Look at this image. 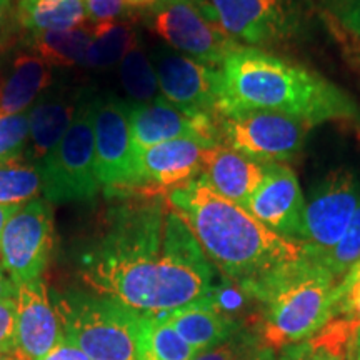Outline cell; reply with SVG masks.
Instances as JSON below:
<instances>
[{
    "mask_svg": "<svg viewBox=\"0 0 360 360\" xmlns=\"http://www.w3.org/2000/svg\"><path fill=\"white\" fill-rule=\"evenodd\" d=\"M157 2H159V0H157Z\"/></svg>",
    "mask_w": 360,
    "mask_h": 360,
    "instance_id": "obj_46",
    "label": "cell"
},
{
    "mask_svg": "<svg viewBox=\"0 0 360 360\" xmlns=\"http://www.w3.org/2000/svg\"><path fill=\"white\" fill-rule=\"evenodd\" d=\"M125 8H150L157 0H122Z\"/></svg>",
    "mask_w": 360,
    "mask_h": 360,
    "instance_id": "obj_40",
    "label": "cell"
},
{
    "mask_svg": "<svg viewBox=\"0 0 360 360\" xmlns=\"http://www.w3.org/2000/svg\"><path fill=\"white\" fill-rule=\"evenodd\" d=\"M269 164L225 146H215L205 148L200 174L215 192L245 207L252 193L264 182Z\"/></svg>",
    "mask_w": 360,
    "mask_h": 360,
    "instance_id": "obj_19",
    "label": "cell"
},
{
    "mask_svg": "<svg viewBox=\"0 0 360 360\" xmlns=\"http://www.w3.org/2000/svg\"><path fill=\"white\" fill-rule=\"evenodd\" d=\"M159 315L197 354L224 344L244 330L240 322L219 307L214 297Z\"/></svg>",
    "mask_w": 360,
    "mask_h": 360,
    "instance_id": "obj_20",
    "label": "cell"
},
{
    "mask_svg": "<svg viewBox=\"0 0 360 360\" xmlns=\"http://www.w3.org/2000/svg\"><path fill=\"white\" fill-rule=\"evenodd\" d=\"M339 283L321 262L304 254L297 262L242 290L262 307L267 347L282 349L317 335L335 319Z\"/></svg>",
    "mask_w": 360,
    "mask_h": 360,
    "instance_id": "obj_4",
    "label": "cell"
},
{
    "mask_svg": "<svg viewBox=\"0 0 360 360\" xmlns=\"http://www.w3.org/2000/svg\"><path fill=\"white\" fill-rule=\"evenodd\" d=\"M17 345L20 360H39L64 337L60 321L42 281L22 283L17 287Z\"/></svg>",
    "mask_w": 360,
    "mask_h": 360,
    "instance_id": "obj_17",
    "label": "cell"
},
{
    "mask_svg": "<svg viewBox=\"0 0 360 360\" xmlns=\"http://www.w3.org/2000/svg\"><path fill=\"white\" fill-rule=\"evenodd\" d=\"M129 119L137 152L175 139H192L207 148L220 146L219 119L188 115L162 96L147 103H130Z\"/></svg>",
    "mask_w": 360,
    "mask_h": 360,
    "instance_id": "obj_14",
    "label": "cell"
},
{
    "mask_svg": "<svg viewBox=\"0 0 360 360\" xmlns=\"http://www.w3.org/2000/svg\"><path fill=\"white\" fill-rule=\"evenodd\" d=\"M0 360H20L15 354H0Z\"/></svg>",
    "mask_w": 360,
    "mask_h": 360,
    "instance_id": "obj_44",
    "label": "cell"
},
{
    "mask_svg": "<svg viewBox=\"0 0 360 360\" xmlns=\"http://www.w3.org/2000/svg\"><path fill=\"white\" fill-rule=\"evenodd\" d=\"M219 70V117L240 110H270L307 120L314 127L330 120L360 119L359 105L347 92L262 49L238 45Z\"/></svg>",
    "mask_w": 360,
    "mask_h": 360,
    "instance_id": "obj_3",
    "label": "cell"
},
{
    "mask_svg": "<svg viewBox=\"0 0 360 360\" xmlns=\"http://www.w3.org/2000/svg\"><path fill=\"white\" fill-rule=\"evenodd\" d=\"M357 323L332 319L317 335L278 349L277 360H347Z\"/></svg>",
    "mask_w": 360,
    "mask_h": 360,
    "instance_id": "obj_24",
    "label": "cell"
},
{
    "mask_svg": "<svg viewBox=\"0 0 360 360\" xmlns=\"http://www.w3.org/2000/svg\"><path fill=\"white\" fill-rule=\"evenodd\" d=\"M148 11V25L169 47L210 67L222 65L238 47L192 0H159Z\"/></svg>",
    "mask_w": 360,
    "mask_h": 360,
    "instance_id": "obj_11",
    "label": "cell"
},
{
    "mask_svg": "<svg viewBox=\"0 0 360 360\" xmlns=\"http://www.w3.org/2000/svg\"><path fill=\"white\" fill-rule=\"evenodd\" d=\"M20 205H2L0 204V237H2V232H4V227H6L7 220L12 217L13 214L19 210Z\"/></svg>",
    "mask_w": 360,
    "mask_h": 360,
    "instance_id": "obj_39",
    "label": "cell"
},
{
    "mask_svg": "<svg viewBox=\"0 0 360 360\" xmlns=\"http://www.w3.org/2000/svg\"><path fill=\"white\" fill-rule=\"evenodd\" d=\"M222 32L245 47L289 44L307 22V0H192Z\"/></svg>",
    "mask_w": 360,
    "mask_h": 360,
    "instance_id": "obj_7",
    "label": "cell"
},
{
    "mask_svg": "<svg viewBox=\"0 0 360 360\" xmlns=\"http://www.w3.org/2000/svg\"><path fill=\"white\" fill-rule=\"evenodd\" d=\"M15 27V7H13L12 0H0V57L6 53L11 45Z\"/></svg>",
    "mask_w": 360,
    "mask_h": 360,
    "instance_id": "obj_35",
    "label": "cell"
},
{
    "mask_svg": "<svg viewBox=\"0 0 360 360\" xmlns=\"http://www.w3.org/2000/svg\"><path fill=\"white\" fill-rule=\"evenodd\" d=\"M215 267L167 195L129 197L110 207L105 229L80 255L94 294L159 315L214 295Z\"/></svg>",
    "mask_w": 360,
    "mask_h": 360,
    "instance_id": "obj_1",
    "label": "cell"
},
{
    "mask_svg": "<svg viewBox=\"0 0 360 360\" xmlns=\"http://www.w3.org/2000/svg\"><path fill=\"white\" fill-rule=\"evenodd\" d=\"M42 192L39 167L25 157L0 164V204L22 205Z\"/></svg>",
    "mask_w": 360,
    "mask_h": 360,
    "instance_id": "obj_28",
    "label": "cell"
},
{
    "mask_svg": "<svg viewBox=\"0 0 360 360\" xmlns=\"http://www.w3.org/2000/svg\"><path fill=\"white\" fill-rule=\"evenodd\" d=\"M360 204L357 179L347 169L328 174L305 200L300 244L304 254L321 260L339 244Z\"/></svg>",
    "mask_w": 360,
    "mask_h": 360,
    "instance_id": "obj_10",
    "label": "cell"
},
{
    "mask_svg": "<svg viewBox=\"0 0 360 360\" xmlns=\"http://www.w3.org/2000/svg\"><path fill=\"white\" fill-rule=\"evenodd\" d=\"M92 42V25H79L69 30L25 32L22 45L49 67L82 65L85 52Z\"/></svg>",
    "mask_w": 360,
    "mask_h": 360,
    "instance_id": "obj_22",
    "label": "cell"
},
{
    "mask_svg": "<svg viewBox=\"0 0 360 360\" xmlns=\"http://www.w3.org/2000/svg\"><path fill=\"white\" fill-rule=\"evenodd\" d=\"M335 20L360 52V0H337Z\"/></svg>",
    "mask_w": 360,
    "mask_h": 360,
    "instance_id": "obj_32",
    "label": "cell"
},
{
    "mask_svg": "<svg viewBox=\"0 0 360 360\" xmlns=\"http://www.w3.org/2000/svg\"><path fill=\"white\" fill-rule=\"evenodd\" d=\"M64 335L90 360H137L141 314L94 292H53Z\"/></svg>",
    "mask_w": 360,
    "mask_h": 360,
    "instance_id": "obj_5",
    "label": "cell"
},
{
    "mask_svg": "<svg viewBox=\"0 0 360 360\" xmlns=\"http://www.w3.org/2000/svg\"><path fill=\"white\" fill-rule=\"evenodd\" d=\"M17 297V285L12 282V278L7 276L6 269L2 267L0 262V300L15 299Z\"/></svg>",
    "mask_w": 360,
    "mask_h": 360,
    "instance_id": "obj_37",
    "label": "cell"
},
{
    "mask_svg": "<svg viewBox=\"0 0 360 360\" xmlns=\"http://www.w3.org/2000/svg\"><path fill=\"white\" fill-rule=\"evenodd\" d=\"M150 60L165 101L188 115L219 119L222 77L217 67L202 64L172 47H155Z\"/></svg>",
    "mask_w": 360,
    "mask_h": 360,
    "instance_id": "obj_13",
    "label": "cell"
},
{
    "mask_svg": "<svg viewBox=\"0 0 360 360\" xmlns=\"http://www.w3.org/2000/svg\"><path fill=\"white\" fill-rule=\"evenodd\" d=\"M205 148L192 139H175L139 150L137 195H167L172 188L195 179L202 172Z\"/></svg>",
    "mask_w": 360,
    "mask_h": 360,
    "instance_id": "obj_16",
    "label": "cell"
},
{
    "mask_svg": "<svg viewBox=\"0 0 360 360\" xmlns=\"http://www.w3.org/2000/svg\"><path fill=\"white\" fill-rule=\"evenodd\" d=\"M347 276H350V277H355V278H360V260H359L357 264L354 265L352 269L349 270V272H347Z\"/></svg>",
    "mask_w": 360,
    "mask_h": 360,
    "instance_id": "obj_43",
    "label": "cell"
},
{
    "mask_svg": "<svg viewBox=\"0 0 360 360\" xmlns=\"http://www.w3.org/2000/svg\"><path fill=\"white\" fill-rule=\"evenodd\" d=\"M352 360H360V359H352Z\"/></svg>",
    "mask_w": 360,
    "mask_h": 360,
    "instance_id": "obj_45",
    "label": "cell"
},
{
    "mask_svg": "<svg viewBox=\"0 0 360 360\" xmlns=\"http://www.w3.org/2000/svg\"><path fill=\"white\" fill-rule=\"evenodd\" d=\"M259 360H277L276 349H272V347H267V345H264L262 350H260Z\"/></svg>",
    "mask_w": 360,
    "mask_h": 360,
    "instance_id": "obj_42",
    "label": "cell"
},
{
    "mask_svg": "<svg viewBox=\"0 0 360 360\" xmlns=\"http://www.w3.org/2000/svg\"><path fill=\"white\" fill-rule=\"evenodd\" d=\"M352 359H360V323H357L354 330V339H352Z\"/></svg>",
    "mask_w": 360,
    "mask_h": 360,
    "instance_id": "obj_41",
    "label": "cell"
},
{
    "mask_svg": "<svg viewBox=\"0 0 360 360\" xmlns=\"http://www.w3.org/2000/svg\"><path fill=\"white\" fill-rule=\"evenodd\" d=\"M120 82L134 103H147L160 97L155 69L141 39L135 40L120 62Z\"/></svg>",
    "mask_w": 360,
    "mask_h": 360,
    "instance_id": "obj_27",
    "label": "cell"
},
{
    "mask_svg": "<svg viewBox=\"0 0 360 360\" xmlns=\"http://www.w3.org/2000/svg\"><path fill=\"white\" fill-rule=\"evenodd\" d=\"M53 245V214L45 199L22 204L0 237V262L17 287L37 281L47 269Z\"/></svg>",
    "mask_w": 360,
    "mask_h": 360,
    "instance_id": "obj_12",
    "label": "cell"
},
{
    "mask_svg": "<svg viewBox=\"0 0 360 360\" xmlns=\"http://www.w3.org/2000/svg\"><path fill=\"white\" fill-rule=\"evenodd\" d=\"M89 19L85 0H17L15 22L25 32L69 30Z\"/></svg>",
    "mask_w": 360,
    "mask_h": 360,
    "instance_id": "obj_23",
    "label": "cell"
},
{
    "mask_svg": "<svg viewBox=\"0 0 360 360\" xmlns=\"http://www.w3.org/2000/svg\"><path fill=\"white\" fill-rule=\"evenodd\" d=\"M89 89L53 84L29 109V143L25 159L39 165L74 122Z\"/></svg>",
    "mask_w": 360,
    "mask_h": 360,
    "instance_id": "obj_18",
    "label": "cell"
},
{
    "mask_svg": "<svg viewBox=\"0 0 360 360\" xmlns=\"http://www.w3.org/2000/svg\"><path fill=\"white\" fill-rule=\"evenodd\" d=\"M29 143V110L0 119V164L25 155Z\"/></svg>",
    "mask_w": 360,
    "mask_h": 360,
    "instance_id": "obj_30",
    "label": "cell"
},
{
    "mask_svg": "<svg viewBox=\"0 0 360 360\" xmlns=\"http://www.w3.org/2000/svg\"><path fill=\"white\" fill-rule=\"evenodd\" d=\"M87 2L89 19L97 22L117 20L125 12L122 0H85Z\"/></svg>",
    "mask_w": 360,
    "mask_h": 360,
    "instance_id": "obj_34",
    "label": "cell"
},
{
    "mask_svg": "<svg viewBox=\"0 0 360 360\" xmlns=\"http://www.w3.org/2000/svg\"><path fill=\"white\" fill-rule=\"evenodd\" d=\"M130 103L112 94L96 97V175L107 197L129 199L141 188L137 150L129 119Z\"/></svg>",
    "mask_w": 360,
    "mask_h": 360,
    "instance_id": "obj_8",
    "label": "cell"
},
{
    "mask_svg": "<svg viewBox=\"0 0 360 360\" xmlns=\"http://www.w3.org/2000/svg\"><path fill=\"white\" fill-rule=\"evenodd\" d=\"M314 125L270 110H240L219 117L220 146L262 162L292 159Z\"/></svg>",
    "mask_w": 360,
    "mask_h": 360,
    "instance_id": "obj_9",
    "label": "cell"
},
{
    "mask_svg": "<svg viewBox=\"0 0 360 360\" xmlns=\"http://www.w3.org/2000/svg\"><path fill=\"white\" fill-rule=\"evenodd\" d=\"M51 85L52 67L30 52L15 53L0 65V119L24 114Z\"/></svg>",
    "mask_w": 360,
    "mask_h": 360,
    "instance_id": "obj_21",
    "label": "cell"
},
{
    "mask_svg": "<svg viewBox=\"0 0 360 360\" xmlns=\"http://www.w3.org/2000/svg\"><path fill=\"white\" fill-rule=\"evenodd\" d=\"M96 97L97 94L89 89L69 130L60 142L39 162L42 193L47 202H89L101 188L96 175L94 141Z\"/></svg>",
    "mask_w": 360,
    "mask_h": 360,
    "instance_id": "obj_6",
    "label": "cell"
},
{
    "mask_svg": "<svg viewBox=\"0 0 360 360\" xmlns=\"http://www.w3.org/2000/svg\"><path fill=\"white\" fill-rule=\"evenodd\" d=\"M360 260V204L350 220L347 231L340 242L332 249L326 257L317 260L334 276L337 281H342L350 269Z\"/></svg>",
    "mask_w": 360,
    "mask_h": 360,
    "instance_id": "obj_29",
    "label": "cell"
},
{
    "mask_svg": "<svg viewBox=\"0 0 360 360\" xmlns=\"http://www.w3.org/2000/svg\"><path fill=\"white\" fill-rule=\"evenodd\" d=\"M207 259L240 289L302 259L304 245L272 232L197 175L167 193Z\"/></svg>",
    "mask_w": 360,
    "mask_h": 360,
    "instance_id": "obj_2",
    "label": "cell"
},
{
    "mask_svg": "<svg viewBox=\"0 0 360 360\" xmlns=\"http://www.w3.org/2000/svg\"><path fill=\"white\" fill-rule=\"evenodd\" d=\"M39 360H90L77 345L72 344V342L64 335L60 340L57 342L53 347Z\"/></svg>",
    "mask_w": 360,
    "mask_h": 360,
    "instance_id": "obj_36",
    "label": "cell"
},
{
    "mask_svg": "<svg viewBox=\"0 0 360 360\" xmlns=\"http://www.w3.org/2000/svg\"><path fill=\"white\" fill-rule=\"evenodd\" d=\"M137 39V32L127 22L109 20L92 24V42L85 52L82 67L110 69L120 64Z\"/></svg>",
    "mask_w": 360,
    "mask_h": 360,
    "instance_id": "obj_26",
    "label": "cell"
},
{
    "mask_svg": "<svg viewBox=\"0 0 360 360\" xmlns=\"http://www.w3.org/2000/svg\"><path fill=\"white\" fill-rule=\"evenodd\" d=\"M244 209L278 236L300 242L305 197L295 172L281 162H270L260 187Z\"/></svg>",
    "mask_w": 360,
    "mask_h": 360,
    "instance_id": "obj_15",
    "label": "cell"
},
{
    "mask_svg": "<svg viewBox=\"0 0 360 360\" xmlns=\"http://www.w3.org/2000/svg\"><path fill=\"white\" fill-rule=\"evenodd\" d=\"M255 340H257V337L252 335L250 332L240 330L232 339H229L220 345H215L212 349L202 350V352L193 355L191 360H233L242 350H245Z\"/></svg>",
    "mask_w": 360,
    "mask_h": 360,
    "instance_id": "obj_31",
    "label": "cell"
},
{
    "mask_svg": "<svg viewBox=\"0 0 360 360\" xmlns=\"http://www.w3.org/2000/svg\"><path fill=\"white\" fill-rule=\"evenodd\" d=\"M260 350H262V345L259 344V340H255V342H252V344L245 350H242V352L238 354L233 360H259Z\"/></svg>",
    "mask_w": 360,
    "mask_h": 360,
    "instance_id": "obj_38",
    "label": "cell"
},
{
    "mask_svg": "<svg viewBox=\"0 0 360 360\" xmlns=\"http://www.w3.org/2000/svg\"><path fill=\"white\" fill-rule=\"evenodd\" d=\"M17 345V302L0 300V354L15 352Z\"/></svg>",
    "mask_w": 360,
    "mask_h": 360,
    "instance_id": "obj_33",
    "label": "cell"
},
{
    "mask_svg": "<svg viewBox=\"0 0 360 360\" xmlns=\"http://www.w3.org/2000/svg\"><path fill=\"white\" fill-rule=\"evenodd\" d=\"M195 354L160 315L141 314L137 360H191Z\"/></svg>",
    "mask_w": 360,
    "mask_h": 360,
    "instance_id": "obj_25",
    "label": "cell"
}]
</instances>
